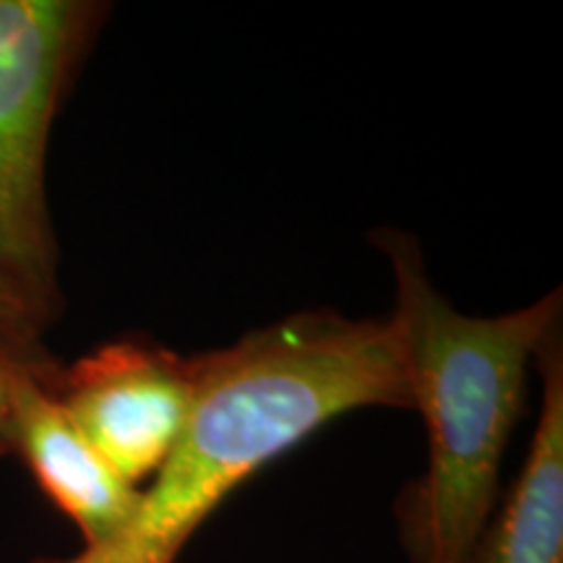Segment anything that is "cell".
<instances>
[{
  "instance_id": "3957f363",
  "label": "cell",
  "mask_w": 563,
  "mask_h": 563,
  "mask_svg": "<svg viewBox=\"0 0 563 563\" xmlns=\"http://www.w3.org/2000/svg\"><path fill=\"white\" fill-rule=\"evenodd\" d=\"M104 19L95 0H0V282L47 323L63 308L47 146Z\"/></svg>"
},
{
  "instance_id": "6da1fadb",
  "label": "cell",
  "mask_w": 563,
  "mask_h": 563,
  "mask_svg": "<svg viewBox=\"0 0 563 563\" xmlns=\"http://www.w3.org/2000/svg\"><path fill=\"white\" fill-rule=\"evenodd\" d=\"M363 407L412 410L391 319L306 311L194 357V405L131 522L108 543L32 563H178L232 490Z\"/></svg>"
},
{
  "instance_id": "ba28073f",
  "label": "cell",
  "mask_w": 563,
  "mask_h": 563,
  "mask_svg": "<svg viewBox=\"0 0 563 563\" xmlns=\"http://www.w3.org/2000/svg\"><path fill=\"white\" fill-rule=\"evenodd\" d=\"M9 363L0 357V456L9 454Z\"/></svg>"
},
{
  "instance_id": "277c9868",
  "label": "cell",
  "mask_w": 563,
  "mask_h": 563,
  "mask_svg": "<svg viewBox=\"0 0 563 563\" xmlns=\"http://www.w3.org/2000/svg\"><path fill=\"white\" fill-rule=\"evenodd\" d=\"M47 384L104 462L139 488L159 473L194 405V357L141 340H118L55 365Z\"/></svg>"
},
{
  "instance_id": "52a82bcc",
  "label": "cell",
  "mask_w": 563,
  "mask_h": 563,
  "mask_svg": "<svg viewBox=\"0 0 563 563\" xmlns=\"http://www.w3.org/2000/svg\"><path fill=\"white\" fill-rule=\"evenodd\" d=\"M51 327L30 302L0 282V340H42Z\"/></svg>"
},
{
  "instance_id": "7a4b0ae2",
  "label": "cell",
  "mask_w": 563,
  "mask_h": 563,
  "mask_svg": "<svg viewBox=\"0 0 563 563\" xmlns=\"http://www.w3.org/2000/svg\"><path fill=\"white\" fill-rule=\"evenodd\" d=\"M397 282L399 340L428 467L402 496L399 522L415 563H473L496 514L501 460L525 405L527 371L561 327V290L514 313L464 316L435 290L418 241L373 232Z\"/></svg>"
},
{
  "instance_id": "8992f818",
  "label": "cell",
  "mask_w": 563,
  "mask_h": 563,
  "mask_svg": "<svg viewBox=\"0 0 563 563\" xmlns=\"http://www.w3.org/2000/svg\"><path fill=\"white\" fill-rule=\"evenodd\" d=\"M543 402L530 452L473 563H563V350L561 327L540 344Z\"/></svg>"
},
{
  "instance_id": "5b68a950",
  "label": "cell",
  "mask_w": 563,
  "mask_h": 563,
  "mask_svg": "<svg viewBox=\"0 0 563 563\" xmlns=\"http://www.w3.org/2000/svg\"><path fill=\"white\" fill-rule=\"evenodd\" d=\"M55 357H19L9 378V454L24 460L45 496L79 527L84 548L108 543L131 522L141 490L125 483L70 422L47 384Z\"/></svg>"
}]
</instances>
